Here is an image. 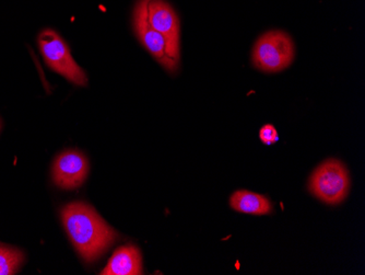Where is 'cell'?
Here are the masks:
<instances>
[{
	"label": "cell",
	"mask_w": 365,
	"mask_h": 275,
	"mask_svg": "<svg viewBox=\"0 0 365 275\" xmlns=\"http://www.w3.org/2000/svg\"><path fill=\"white\" fill-rule=\"evenodd\" d=\"M294 43L284 31H268L253 47L254 66L264 73H278L288 69L294 59Z\"/></svg>",
	"instance_id": "obj_3"
},
{
	"label": "cell",
	"mask_w": 365,
	"mask_h": 275,
	"mask_svg": "<svg viewBox=\"0 0 365 275\" xmlns=\"http://www.w3.org/2000/svg\"><path fill=\"white\" fill-rule=\"evenodd\" d=\"M230 205L237 212L256 216L269 215L272 212L269 199L251 191L239 190L233 193L230 199Z\"/></svg>",
	"instance_id": "obj_9"
},
{
	"label": "cell",
	"mask_w": 365,
	"mask_h": 275,
	"mask_svg": "<svg viewBox=\"0 0 365 275\" xmlns=\"http://www.w3.org/2000/svg\"><path fill=\"white\" fill-rule=\"evenodd\" d=\"M26 261V254L20 249L0 245V275H14Z\"/></svg>",
	"instance_id": "obj_10"
},
{
	"label": "cell",
	"mask_w": 365,
	"mask_h": 275,
	"mask_svg": "<svg viewBox=\"0 0 365 275\" xmlns=\"http://www.w3.org/2000/svg\"><path fill=\"white\" fill-rule=\"evenodd\" d=\"M102 275L143 274V256L136 246L127 245L118 248L110 259Z\"/></svg>",
	"instance_id": "obj_8"
},
{
	"label": "cell",
	"mask_w": 365,
	"mask_h": 275,
	"mask_svg": "<svg viewBox=\"0 0 365 275\" xmlns=\"http://www.w3.org/2000/svg\"><path fill=\"white\" fill-rule=\"evenodd\" d=\"M89 174V160L81 151L68 149L57 156L52 168L54 184L63 190L79 188Z\"/></svg>",
	"instance_id": "obj_7"
},
{
	"label": "cell",
	"mask_w": 365,
	"mask_h": 275,
	"mask_svg": "<svg viewBox=\"0 0 365 275\" xmlns=\"http://www.w3.org/2000/svg\"><path fill=\"white\" fill-rule=\"evenodd\" d=\"M148 3L149 0H138L134 8V30L139 42L153 59L169 73H176L178 64L170 56L167 40L151 26L148 19Z\"/></svg>",
	"instance_id": "obj_5"
},
{
	"label": "cell",
	"mask_w": 365,
	"mask_h": 275,
	"mask_svg": "<svg viewBox=\"0 0 365 275\" xmlns=\"http://www.w3.org/2000/svg\"><path fill=\"white\" fill-rule=\"evenodd\" d=\"M0 129H1V120H0Z\"/></svg>",
	"instance_id": "obj_12"
},
{
	"label": "cell",
	"mask_w": 365,
	"mask_h": 275,
	"mask_svg": "<svg viewBox=\"0 0 365 275\" xmlns=\"http://www.w3.org/2000/svg\"><path fill=\"white\" fill-rule=\"evenodd\" d=\"M259 139L260 141L266 144V145H272V144L277 143L279 136L278 132H277V129H274V125H264L259 131Z\"/></svg>",
	"instance_id": "obj_11"
},
{
	"label": "cell",
	"mask_w": 365,
	"mask_h": 275,
	"mask_svg": "<svg viewBox=\"0 0 365 275\" xmlns=\"http://www.w3.org/2000/svg\"><path fill=\"white\" fill-rule=\"evenodd\" d=\"M148 19L151 26L165 38L170 56L180 65V24L175 9L167 0H149Z\"/></svg>",
	"instance_id": "obj_6"
},
{
	"label": "cell",
	"mask_w": 365,
	"mask_h": 275,
	"mask_svg": "<svg viewBox=\"0 0 365 275\" xmlns=\"http://www.w3.org/2000/svg\"><path fill=\"white\" fill-rule=\"evenodd\" d=\"M61 217L71 244L87 264L96 261L118 239V233L87 203L65 205Z\"/></svg>",
	"instance_id": "obj_1"
},
{
	"label": "cell",
	"mask_w": 365,
	"mask_h": 275,
	"mask_svg": "<svg viewBox=\"0 0 365 275\" xmlns=\"http://www.w3.org/2000/svg\"><path fill=\"white\" fill-rule=\"evenodd\" d=\"M38 47L45 63L49 69L63 76L69 83L79 87H87L89 78L71 54L68 44L58 32L47 28L38 36Z\"/></svg>",
	"instance_id": "obj_2"
},
{
	"label": "cell",
	"mask_w": 365,
	"mask_h": 275,
	"mask_svg": "<svg viewBox=\"0 0 365 275\" xmlns=\"http://www.w3.org/2000/svg\"><path fill=\"white\" fill-rule=\"evenodd\" d=\"M309 189L315 198L329 205L341 203L350 190L349 171L337 159H328L314 170Z\"/></svg>",
	"instance_id": "obj_4"
}]
</instances>
